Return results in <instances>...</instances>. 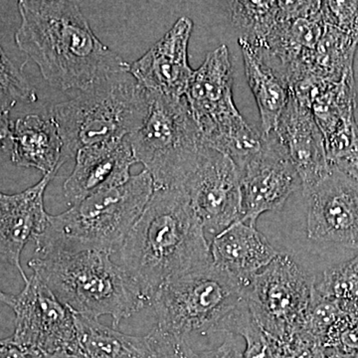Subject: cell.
Masks as SVG:
<instances>
[{"mask_svg":"<svg viewBox=\"0 0 358 358\" xmlns=\"http://www.w3.org/2000/svg\"><path fill=\"white\" fill-rule=\"evenodd\" d=\"M327 358H358V352H343L338 350H331L327 353Z\"/></svg>","mask_w":358,"mask_h":358,"instance_id":"obj_33","label":"cell"},{"mask_svg":"<svg viewBox=\"0 0 358 358\" xmlns=\"http://www.w3.org/2000/svg\"><path fill=\"white\" fill-rule=\"evenodd\" d=\"M150 92L128 71L115 73L53 106L50 115L63 141L61 166L81 148L128 138L147 117Z\"/></svg>","mask_w":358,"mask_h":358,"instance_id":"obj_4","label":"cell"},{"mask_svg":"<svg viewBox=\"0 0 358 358\" xmlns=\"http://www.w3.org/2000/svg\"><path fill=\"white\" fill-rule=\"evenodd\" d=\"M273 133L298 171L301 188L315 185L329 173L331 164L327 159L324 134L312 110L299 102L293 93Z\"/></svg>","mask_w":358,"mask_h":358,"instance_id":"obj_18","label":"cell"},{"mask_svg":"<svg viewBox=\"0 0 358 358\" xmlns=\"http://www.w3.org/2000/svg\"><path fill=\"white\" fill-rule=\"evenodd\" d=\"M78 355L82 358H180L185 345L157 327L147 336H129L98 320L74 313Z\"/></svg>","mask_w":358,"mask_h":358,"instance_id":"obj_16","label":"cell"},{"mask_svg":"<svg viewBox=\"0 0 358 358\" xmlns=\"http://www.w3.org/2000/svg\"><path fill=\"white\" fill-rule=\"evenodd\" d=\"M154 190V180L143 169L124 185L96 193L63 213L50 215L46 231L35 240V250L120 251Z\"/></svg>","mask_w":358,"mask_h":358,"instance_id":"obj_5","label":"cell"},{"mask_svg":"<svg viewBox=\"0 0 358 358\" xmlns=\"http://www.w3.org/2000/svg\"><path fill=\"white\" fill-rule=\"evenodd\" d=\"M11 299H13V296L4 294L3 292L0 291V301H1V303H6V305L10 307Z\"/></svg>","mask_w":358,"mask_h":358,"instance_id":"obj_34","label":"cell"},{"mask_svg":"<svg viewBox=\"0 0 358 358\" xmlns=\"http://www.w3.org/2000/svg\"><path fill=\"white\" fill-rule=\"evenodd\" d=\"M120 254L147 306L166 282L212 263L203 227L181 189L154 190Z\"/></svg>","mask_w":358,"mask_h":358,"instance_id":"obj_2","label":"cell"},{"mask_svg":"<svg viewBox=\"0 0 358 358\" xmlns=\"http://www.w3.org/2000/svg\"><path fill=\"white\" fill-rule=\"evenodd\" d=\"M232 83L229 51L221 45L193 70L185 96L205 145L228 155L239 169L260 148L263 136L237 110Z\"/></svg>","mask_w":358,"mask_h":358,"instance_id":"obj_7","label":"cell"},{"mask_svg":"<svg viewBox=\"0 0 358 358\" xmlns=\"http://www.w3.org/2000/svg\"><path fill=\"white\" fill-rule=\"evenodd\" d=\"M231 18L251 46L263 48L279 20L280 1L230 2Z\"/></svg>","mask_w":358,"mask_h":358,"instance_id":"obj_22","label":"cell"},{"mask_svg":"<svg viewBox=\"0 0 358 358\" xmlns=\"http://www.w3.org/2000/svg\"><path fill=\"white\" fill-rule=\"evenodd\" d=\"M54 178L47 174L24 192L0 194V261L17 268L24 282L28 277L21 267V253L47 229L50 214L45 210L44 194Z\"/></svg>","mask_w":358,"mask_h":358,"instance_id":"obj_17","label":"cell"},{"mask_svg":"<svg viewBox=\"0 0 358 358\" xmlns=\"http://www.w3.org/2000/svg\"><path fill=\"white\" fill-rule=\"evenodd\" d=\"M262 136L260 148L239 167L241 221L253 227L262 214L281 210L301 187L300 176L275 134Z\"/></svg>","mask_w":358,"mask_h":358,"instance_id":"obj_13","label":"cell"},{"mask_svg":"<svg viewBox=\"0 0 358 358\" xmlns=\"http://www.w3.org/2000/svg\"><path fill=\"white\" fill-rule=\"evenodd\" d=\"M245 289L213 262L166 282L155 294L157 329L185 339L220 331L224 320L243 305Z\"/></svg>","mask_w":358,"mask_h":358,"instance_id":"obj_8","label":"cell"},{"mask_svg":"<svg viewBox=\"0 0 358 358\" xmlns=\"http://www.w3.org/2000/svg\"><path fill=\"white\" fill-rule=\"evenodd\" d=\"M110 255L99 250H35L28 266L73 313L96 320L110 315L117 327L147 303Z\"/></svg>","mask_w":358,"mask_h":358,"instance_id":"obj_3","label":"cell"},{"mask_svg":"<svg viewBox=\"0 0 358 358\" xmlns=\"http://www.w3.org/2000/svg\"><path fill=\"white\" fill-rule=\"evenodd\" d=\"M180 358H243V352L238 345L235 334H228L222 345L214 350L195 352L186 345Z\"/></svg>","mask_w":358,"mask_h":358,"instance_id":"obj_29","label":"cell"},{"mask_svg":"<svg viewBox=\"0 0 358 358\" xmlns=\"http://www.w3.org/2000/svg\"><path fill=\"white\" fill-rule=\"evenodd\" d=\"M210 252L214 265L244 289L280 255L262 233L241 220L213 237Z\"/></svg>","mask_w":358,"mask_h":358,"instance_id":"obj_19","label":"cell"},{"mask_svg":"<svg viewBox=\"0 0 358 358\" xmlns=\"http://www.w3.org/2000/svg\"><path fill=\"white\" fill-rule=\"evenodd\" d=\"M39 358H82L78 353L60 352L40 355Z\"/></svg>","mask_w":358,"mask_h":358,"instance_id":"obj_32","label":"cell"},{"mask_svg":"<svg viewBox=\"0 0 358 358\" xmlns=\"http://www.w3.org/2000/svg\"><path fill=\"white\" fill-rule=\"evenodd\" d=\"M315 286L313 275L280 254L245 289V300L268 336L286 339L303 329Z\"/></svg>","mask_w":358,"mask_h":358,"instance_id":"obj_9","label":"cell"},{"mask_svg":"<svg viewBox=\"0 0 358 358\" xmlns=\"http://www.w3.org/2000/svg\"><path fill=\"white\" fill-rule=\"evenodd\" d=\"M63 141L50 114L25 115L13 124L11 160L15 166L36 169L55 176L61 166Z\"/></svg>","mask_w":358,"mask_h":358,"instance_id":"obj_20","label":"cell"},{"mask_svg":"<svg viewBox=\"0 0 358 358\" xmlns=\"http://www.w3.org/2000/svg\"><path fill=\"white\" fill-rule=\"evenodd\" d=\"M205 233L215 235L242 218L239 169L228 155L205 145L180 188Z\"/></svg>","mask_w":358,"mask_h":358,"instance_id":"obj_11","label":"cell"},{"mask_svg":"<svg viewBox=\"0 0 358 358\" xmlns=\"http://www.w3.org/2000/svg\"><path fill=\"white\" fill-rule=\"evenodd\" d=\"M15 32L20 51L53 88L83 91L129 64L99 40L76 1L21 0Z\"/></svg>","mask_w":358,"mask_h":358,"instance_id":"obj_1","label":"cell"},{"mask_svg":"<svg viewBox=\"0 0 358 358\" xmlns=\"http://www.w3.org/2000/svg\"><path fill=\"white\" fill-rule=\"evenodd\" d=\"M238 42L243 54L247 81L260 112L262 134L273 133L289 102L291 87L284 73L262 50L243 38Z\"/></svg>","mask_w":358,"mask_h":358,"instance_id":"obj_21","label":"cell"},{"mask_svg":"<svg viewBox=\"0 0 358 358\" xmlns=\"http://www.w3.org/2000/svg\"><path fill=\"white\" fill-rule=\"evenodd\" d=\"M2 192H0V194H1Z\"/></svg>","mask_w":358,"mask_h":358,"instance_id":"obj_35","label":"cell"},{"mask_svg":"<svg viewBox=\"0 0 358 358\" xmlns=\"http://www.w3.org/2000/svg\"><path fill=\"white\" fill-rule=\"evenodd\" d=\"M303 193L308 239L358 251V179L331 164L329 173Z\"/></svg>","mask_w":358,"mask_h":358,"instance_id":"obj_12","label":"cell"},{"mask_svg":"<svg viewBox=\"0 0 358 358\" xmlns=\"http://www.w3.org/2000/svg\"><path fill=\"white\" fill-rule=\"evenodd\" d=\"M129 138L136 164L150 174L155 189H180L206 145L185 96L152 92L147 117Z\"/></svg>","mask_w":358,"mask_h":358,"instance_id":"obj_6","label":"cell"},{"mask_svg":"<svg viewBox=\"0 0 358 358\" xmlns=\"http://www.w3.org/2000/svg\"><path fill=\"white\" fill-rule=\"evenodd\" d=\"M193 29L190 18H179L169 32L140 59L129 72L147 91L185 96L193 70L188 63V44Z\"/></svg>","mask_w":358,"mask_h":358,"instance_id":"obj_14","label":"cell"},{"mask_svg":"<svg viewBox=\"0 0 358 358\" xmlns=\"http://www.w3.org/2000/svg\"><path fill=\"white\" fill-rule=\"evenodd\" d=\"M35 100L34 90L0 46V112H9L18 103Z\"/></svg>","mask_w":358,"mask_h":358,"instance_id":"obj_26","label":"cell"},{"mask_svg":"<svg viewBox=\"0 0 358 358\" xmlns=\"http://www.w3.org/2000/svg\"><path fill=\"white\" fill-rule=\"evenodd\" d=\"M75 159L74 169L63 185L71 206L124 185L131 178V167L136 164L129 136L81 148Z\"/></svg>","mask_w":358,"mask_h":358,"instance_id":"obj_15","label":"cell"},{"mask_svg":"<svg viewBox=\"0 0 358 358\" xmlns=\"http://www.w3.org/2000/svg\"><path fill=\"white\" fill-rule=\"evenodd\" d=\"M13 124L9 112H0V150H10L13 147Z\"/></svg>","mask_w":358,"mask_h":358,"instance_id":"obj_31","label":"cell"},{"mask_svg":"<svg viewBox=\"0 0 358 358\" xmlns=\"http://www.w3.org/2000/svg\"><path fill=\"white\" fill-rule=\"evenodd\" d=\"M39 353L18 345L13 336L0 339V358H39Z\"/></svg>","mask_w":358,"mask_h":358,"instance_id":"obj_30","label":"cell"},{"mask_svg":"<svg viewBox=\"0 0 358 358\" xmlns=\"http://www.w3.org/2000/svg\"><path fill=\"white\" fill-rule=\"evenodd\" d=\"M220 331L239 334L245 339L243 358H278L274 341L259 326L246 303L224 320Z\"/></svg>","mask_w":358,"mask_h":358,"instance_id":"obj_23","label":"cell"},{"mask_svg":"<svg viewBox=\"0 0 358 358\" xmlns=\"http://www.w3.org/2000/svg\"><path fill=\"white\" fill-rule=\"evenodd\" d=\"M324 23L358 38V2H322Z\"/></svg>","mask_w":358,"mask_h":358,"instance_id":"obj_27","label":"cell"},{"mask_svg":"<svg viewBox=\"0 0 358 358\" xmlns=\"http://www.w3.org/2000/svg\"><path fill=\"white\" fill-rule=\"evenodd\" d=\"M343 315V310L338 301L322 296L315 288L301 331L324 348L327 336L338 324Z\"/></svg>","mask_w":358,"mask_h":358,"instance_id":"obj_25","label":"cell"},{"mask_svg":"<svg viewBox=\"0 0 358 358\" xmlns=\"http://www.w3.org/2000/svg\"><path fill=\"white\" fill-rule=\"evenodd\" d=\"M10 308L15 313L13 338L18 345L39 355L78 352L74 313L36 275L13 296Z\"/></svg>","mask_w":358,"mask_h":358,"instance_id":"obj_10","label":"cell"},{"mask_svg":"<svg viewBox=\"0 0 358 358\" xmlns=\"http://www.w3.org/2000/svg\"><path fill=\"white\" fill-rule=\"evenodd\" d=\"M274 341L278 358H327L326 348L303 331Z\"/></svg>","mask_w":358,"mask_h":358,"instance_id":"obj_28","label":"cell"},{"mask_svg":"<svg viewBox=\"0 0 358 358\" xmlns=\"http://www.w3.org/2000/svg\"><path fill=\"white\" fill-rule=\"evenodd\" d=\"M315 289L338 301L343 310L358 307V254L345 262L327 268Z\"/></svg>","mask_w":358,"mask_h":358,"instance_id":"obj_24","label":"cell"}]
</instances>
